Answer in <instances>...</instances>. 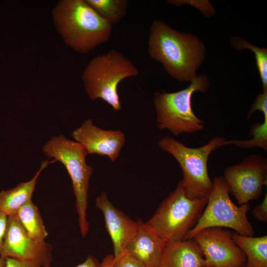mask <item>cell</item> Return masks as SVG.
I'll return each instance as SVG.
<instances>
[{
  "label": "cell",
  "instance_id": "cell-1",
  "mask_svg": "<svg viewBox=\"0 0 267 267\" xmlns=\"http://www.w3.org/2000/svg\"><path fill=\"white\" fill-rule=\"evenodd\" d=\"M148 51L172 78L186 82L197 76L206 55L205 45L197 36L178 31L158 20H153L150 28Z\"/></svg>",
  "mask_w": 267,
  "mask_h": 267
},
{
  "label": "cell",
  "instance_id": "cell-2",
  "mask_svg": "<svg viewBox=\"0 0 267 267\" xmlns=\"http://www.w3.org/2000/svg\"><path fill=\"white\" fill-rule=\"evenodd\" d=\"M52 14L57 31L78 53H88L110 38L112 25L85 0H59Z\"/></svg>",
  "mask_w": 267,
  "mask_h": 267
},
{
  "label": "cell",
  "instance_id": "cell-3",
  "mask_svg": "<svg viewBox=\"0 0 267 267\" xmlns=\"http://www.w3.org/2000/svg\"><path fill=\"white\" fill-rule=\"evenodd\" d=\"M138 74L137 68L120 51L111 49L93 57L84 70L82 79L85 91L92 100L103 99L113 110L121 105L118 86L123 79Z\"/></svg>",
  "mask_w": 267,
  "mask_h": 267
},
{
  "label": "cell",
  "instance_id": "cell-4",
  "mask_svg": "<svg viewBox=\"0 0 267 267\" xmlns=\"http://www.w3.org/2000/svg\"><path fill=\"white\" fill-rule=\"evenodd\" d=\"M208 197L190 199L180 180L146 223L166 242L183 240L201 217Z\"/></svg>",
  "mask_w": 267,
  "mask_h": 267
},
{
  "label": "cell",
  "instance_id": "cell-5",
  "mask_svg": "<svg viewBox=\"0 0 267 267\" xmlns=\"http://www.w3.org/2000/svg\"><path fill=\"white\" fill-rule=\"evenodd\" d=\"M42 151L48 158L60 162L70 177L79 225L82 236L85 238L89 229L87 211L89 179L93 170L86 161L88 153L81 144L62 134L52 136L43 146Z\"/></svg>",
  "mask_w": 267,
  "mask_h": 267
},
{
  "label": "cell",
  "instance_id": "cell-6",
  "mask_svg": "<svg viewBox=\"0 0 267 267\" xmlns=\"http://www.w3.org/2000/svg\"><path fill=\"white\" fill-rule=\"evenodd\" d=\"M209 87L208 77L200 75L185 89L171 93L154 92L153 103L158 127L161 130L166 129L176 136L203 130L204 122L193 112L191 97L195 91L204 92Z\"/></svg>",
  "mask_w": 267,
  "mask_h": 267
},
{
  "label": "cell",
  "instance_id": "cell-7",
  "mask_svg": "<svg viewBox=\"0 0 267 267\" xmlns=\"http://www.w3.org/2000/svg\"><path fill=\"white\" fill-rule=\"evenodd\" d=\"M225 139L215 137L204 145L197 148L186 146L174 138L166 136L159 142L160 148L171 154L181 168L182 184L187 196L191 199L207 198L213 183L208 173L207 163L211 152Z\"/></svg>",
  "mask_w": 267,
  "mask_h": 267
},
{
  "label": "cell",
  "instance_id": "cell-8",
  "mask_svg": "<svg viewBox=\"0 0 267 267\" xmlns=\"http://www.w3.org/2000/svg\"><path fill=\"white\" fill-rule=\"evenodd\" d=\"M213 187L202 214L184 240L190 239L200 230L208 227L221 226L231 228L237 233L252 236L254 230L247 219L249 204L236 206L229 197V190L222 177L215 178Z\"/></svg>",
  "mask_w": 267,
  "mask_h": 267
},
{
  "label": "cell",
  "instance_id": "cell-9",
  "mask_svg": "<svg viewBox=\"0 0 267 267\" xmlns=\"http://www.w3.org/2000/svg\"><path fill=\"white\" fill-rule=\"evenodd\" d=\"M229 192L238 204L258 199L267 182V160L259 155H251L239 164L226 168L222 177Z\"/></svg>",
  "mask_w": 267,
  "mask_h": 267
},
{
  "label": "cell",
  "instance_id": "cell-10",
  "mask_svg": "<svg viewBox=\"0 0 267 267\" xmlns=\"http://www.w3.org/2000/svg\"><path fill=\"white\" fill-rule=\"evenodd\" d=\"M51 245L31 238L16 214L8 216L0 256L49 267L52 261Z\"/></svg>",
  "mask_w": 267,
  "mask_h": 267
},
{
  "label": "cell",
  "instance_id": "cell-11",
  "mask_svg": "<svg viewBox=\"0 0 267 267\" xmlns=\"http://www.w3.org/2000/svg\"><path fill=\"white\" fill-rule=\"evenodd\" d=\"M228 228L215 226L204 228L192 238L202 250L206 266L243 267L246 257L232 239Z\"/></svg>",
  "mask_w": 267,
  "mask_h": 267
},
{
  "label": "cell",
  "instance_id": "cell-12",
  "mask_svg": "<svg viewBox=\"0 0 267 267\" xmlns=\"http://www.w3.org/2000/svg\"><path fill=\"white\" fill-rule=\"evenodd\" d=\"M71 135L88 154L106 156L112 162L118 157L125 141V134L119 130H105L95 126L91 120L84 121Z\"/></svg>",
  "mask_w": 267,
  "mask_h": 267
},
{
  "label": "cell",
  "instance_id": "cell-13",
  "mask_svg": "<svg viewBox=\"0 0 267 267\" xmlns=\"http://www.w3.org/2000/svg\"><path fill=\"white\" fill-rule=\"evenodd\" d=\"M95 205L102 213L105 227L113 246L114 257L117 258L125 252L137 231V222L116 208L102 192L95 200Z\"/></svg>",
  "mask_w": 267,
  "mask_h": 267
},
{
  "label": "cell",
  "instance_id": "cell-14",
  "mask_svg": "<svg viewBox=\"0 0 267 267\" xmlns=\"http://www.w3.org/2000/svg\"><path fill=\"white\" fill-rule=\"evenodd\" d=\"M136 222V234L126 251L146 267H159L167 242L141 219Z\"/></svg>",
  "mask_w": 267,
  "mask_h": 267
},
{
  "label": "cell",
  "instance_id": "cell-15",
  "mask_svg": "<svg viewBox=\"0 0 267 267\" xmlns=\"http://www.w3.org/2000/svg\"><path fill=\"white\" fill-rule=\"evenodd\" d=\"M204 254L193 239L167 242L159 267H206Z\"/></svg>",
  "mask_w": 267,
  "mask_h": 267
},
{
  "label": "cell",
  "instance_id": "cell-16",
  "mask_svg": "<svg viewBox=\"0 0 267 267\" xmlns=\"http://www.w3.org/2000/svg\"><path fill=\"white\" fill-rule=\"evenodd\" d=\"M54 162L42 161L39 170L30 180L22 182L14 188L0 192V209L7 216L16 214L21 207L32 200L40 174L48 164Z\"/></svg>",
  "mask_w": 267,
  "mask_h": 267
},
{
  "label": "cell",
  "instance_id": "cell-17",
  "mask_svg": "<svg viewBox=\"0 0 267 267\" xmlns=\"http://www.w3.org/2000/svg\"><path fill=\"white\" fill-rule=\"evenodd\" d=\"M232 239L246 255L243 267H267V235L247 236L235 232Z\"/></svg>",
  "mask_w": 267,
  "mask_h": 267
},
{
  "label": "cell",
  "instance_id": "cell-18",
  "mask_svg": "<svg viewBox=\"0 0 267 267\" xmlns=\"http://www.w3.org/2000/svg\"><path fill=\"white\" fill-rule=\"evenodd\" d=\"M28 235L39 241H44L48 233L38 207L29 200L20 208L16 214Z\"/></svg>",
  "mask_w": 267,
  "mask_h": 267
},
{
  "label": "cell",
  "instance_id": "cell-19",
  "mask_svg": "<svg viewBox=\"0 0 267 267\" xmlns=\"http://www.w3.org/2000/svg\"><path fill=\"white\" fill-rule=\"evenodd\" d=\"M86 2L101 17L112 25L118 24L125 15L127 0H85Z\"/></svg>",
  "mask_w": 267,
  "mask_h": 267
},
{
  "label": "cell",
  "instance_id": "cell-20",
  "mask_svg": "<svg viewBox=\"0 0 267 267\" xmlns=\"http://www.w3.org/2000/svg\"><path fill=\"white\" fill-rule=\"evenodd\" d=\"M232 46L238 50L248 49L255 54L257 66L262 83L263 91H267V49L254 46L239 37H232L230 40Z\"/></svg>",
  "mask_w": 267,
  "mask_h": 267
},
{
  "label": "cell",
  "instance_id": "cell-21",
  "mask_svg": "<svg viewBox=\"0 0 267 267\" xmlns=\"http://www.w3.org/2000/svg\"><path fill=\"white\" fill-rule=\"evenodd\" d=\"M249 134L253 137L248 140L232 139L224 140L219 147L228 144H234L240 148H251L254 147L262 148L267 150V120L263 123H256L253 125L250 130Z\"/></svg>",
  "mask_w": 267,
  "mask_h": 267
},
{
  "label": "cell",
  "instance_id": "cell-22",
  "mask_svg": "<svg viewBox=\"0 0 267 267\" xmlns=\"http://www.w3.org/2000/svg\"><path fill=\"white\" fill-rule=\"evenodd\" d=\"M168 3L176 6H180L186 3L196 7L205 16L210 17L215 14V10L213 5L209 0H168Z\"/></svg>",
  "mask_w": 267,
  "mask_h": 267
},
{
  "label": "cell",
  "instance_id": "cell-23",
  "mask_svg": "<svg viewBox=\"0 0 267 267\" xmlns=\"http://www.w3.org/2000/svg\"><path fill=\"white\" fill-rule=\"evenodd\" d=\"M257 110L262 112L264 119L267 120V91H263L258 95L248 113L247 118L250 119L252 115Z\"/></svg>",
  "mask_w": 267,
  "mask_h": 267
},
{
  "label": "cell",
  "instance_id": "cell-24",
  "mask_svg": "<svg viewBox=\"0 0 267 267\" xmlns=\"http://www.w3.org/2000/svg\"><path fill=\"white\" fill-rule=\"evenodd\" d=\"M112 267H146L142 263L126 251L117 258H114Z\"/></svg>",
  "mask_w": 267,
  "mask_h": 267
},
{
  "label": "cell",
  "instance_id": "cell-25",
  "mask_svg": "<svg viewBox=\"0 0 267 267\" xmlns=\"http://www.w3.org/2000/svg\"><path fill=\"white\" fill-rule=\"evenodd\" d=\"M252 213L254 217L258 221L266 223L267 222V194L262 203L257 205L253 209Z\"/></svg>",
  "mask_w": 267,
  "mask_h": 267
},
{
  "label": "cell",
  "instance_id": "cell-26",
  "mask_svg": "<svg viewBox=\"0 0 267 267\" xmlns=\"http://www.w3.org/2000/svg\"><path fill=\"white\" fill-rule=\"evenodd\" d=\"M5 267H43L40 265L32 262L19 261L13 259L6 258Z\"/></svg>",
  "mask_w": 267,
  "mask_h": 267
},
{
  "label": "cell",
  "instance_id": "cell-27",
  "mask_svg": "<svg viewBox=\"0 0 267 267\" xmlns=\"http://www.w3.org/2000/svg\"><path fill=\"white\" fill-rule=\"evenodd\" d=\"M8 216L0 209V251L7 223Z\"/></svg>",
  "mask_w": 267,
  "mask_h": 267
},
{
  "label": "cell",
  "instance_id": "cell-28",
  "mask_svg": "<svg viewBox=\"0 0 267 267\" xmlns=\"http://www.w3.org/2000/svg\"><path fill=\"white\" fill-rule=\"evenodd\" d=\"M75 267H101V263L91 255H89L82 264Z\"/></svg>",
  "mask_w": 267,
  "mask_h": 267
},
{
  "label": "cell",
  "instance_id": "cell-29",
  "mask_svg": "<svg viewBox=\"0 0 267 267\" xmlns=\"http://www.w3.org/2000/svg\"><path fill=\"white\" fill-rule=\"evenodd\" d=\"M114 262V257L109 254L106 256L101 263V267H112Z\"/></svg>",
  "mask_w": 267,
  "mask_h": 267
},
{
  "label": "cell",
  "instance_id": "cell-30",
  "mask_svg": "<svg viewBox=\"0 0 267 267\" xmlns=\"http://www.w3.org/2000/svg\"><path fill=\"white\" fill-rule=\"evenodd\" d=\"M6 258L0 256V267H5Z\"/></svg>",
  "mask_w": 267,
  "mask_h": 267
},
{
  "label": "cell",
  "instance_id": "cell-31",
  "mask_svg": "<svg viewBox=\"0 0 267 267\" xmlns=\"http://www.w3.org/2000/svg\"><path fill=\"white\" fill-rule=\"evenodd\" d=\"M206 267H213V266H206Z\"/></svg>",
  "mask_w": 267,
  "mask_h": 267
}]
</instances>
